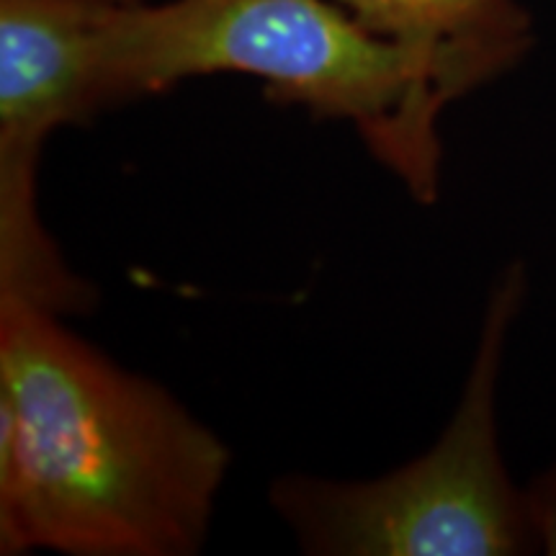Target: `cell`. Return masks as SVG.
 <instances>
[{"label":"cell","mask_w":556,"mask_h":556,"mask_svg":"<svg viewBox=\"0 0 556 556\" xmlns=\"http://www.w3.org/2000/svg\"><path fill=\"white\" fill-rule=\"evenodd\" d=\"M60 317L0 299V552L197 554L227 446Z\"/></svg>","instance_id":"obj_1"},{"label":"cell","mask_w":556,"mask_h":556,"mask_svg":"<svg viewBox=\"0 0 556 556\" xmlns=\"http://www.w3.org/2000/svg\"><path fill=\"white\" fill-rule=\"evenodd\" d=\"M214 73L250 75L274 101L353 124L417 201L435 199L448 93L426 60L364 29L338 0H106V109Z\"/></svg>","instance_id":"obj_2"},{"label":"cell","mask_w":556,"mask_h":556,"mask_svg":"<svg viewBox=\"0 0 556 556\" xmlns=\"http://www.w3.org/2000/svg\"><path fill=\"white\" fill-rule=\"evenodd\" d=\"M526 294L520 263L486 304L475 364L456 415L428 454L371 482L289 477L270 503L299 546L330 556L556 554V479L520 490L497 446L495 387Z\"/></svg>","instance_id":"obj_3"},{"label":"cell","mask_w":556,"mask_h":556,"mask_svg":"<svg viewBox=\"0 0 556 556\" xmlns=\"http://www.w3.org/2000/svg\"><path fill=\"white\" fill-rule=\"evenodd\" d=\"M103 5L106 0H0V197H37L47 137L106 109Z\"/></svg>","instance_id":"obj_4"},{"label":"cell","mask_w":556,"mask_h":556,"mask_svg":"<svg viewBox=\"0 0 556 556\" xmlns=\"http://www.w3.org/2000/svg\"><path fill=\"white\" fill-rule=\"evenodd\" d=\"M364 29L426 60L448 99L516 67L533 45L518 0H338Z\"/></svg>","instance_id":"obj_5"},{"label":"cell","mask_w":556,"mask_h":556,"mask_svg":"<svg viewBox=\"0 0 556 556\" xmlns=\"http://www.w3.org/2000/svg\"><path fill=\"white\" fill-rule=\"evenodd\" d=\"M119 3H135V0H119Z\"/></svg>","instance_id":"obj_6"}]
</instances>
